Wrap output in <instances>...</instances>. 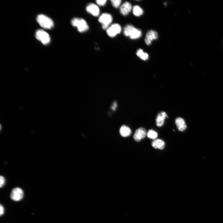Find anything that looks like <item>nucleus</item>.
Wrapping results in <instances>:
<instances>
[{
    "label": "nucleus",
    "instance_id": "nucleus-20",
    "mask_svg": "<svg viewBox=\"0 0 223 223\" xmlns=\"http://www.w3.org/2000/svg\"><path fill=\"white\" fill-rule=\"evenodd\" d=\"M111 1L113 6L116 8L120 6L122 2L121 0H112Z\"/></svg>",
    "mask_w": 223,
    "mask_h": 223
},
{
    "label": "nucleus",
    "instance_id": "nucleus-17",
    "mask_svg": "<svg viewBox=\"0 0 223 223\" xmlns=\"http://www.w3.org/2000/svg\"><path fill=\"white\" fill-rule=\"evenodd\" d=\"M133 13L136 16H140L143 14L144 12L139 6L136 5L133 8Z\"/></svg>",
    "mask_w": 223,
    "mask_h": 223
},
{
    "label": "nucleus",
    "instance_id": "nucleus-1",
    "mask_svg": "<svg viewBox=\"0 0 223 223\" xmlns=\"http://www.w3.org/2000/svg\"><path fill=\"white\" fill-rule=\"evenodd\" d=\"M37 20L40 26L44 29H50L54 26V24L52 20L45 15H38Z\"/></svg>",
    "mask_w": 223,
    "mask_h": 223
},
{
    "label": "nucleus",
    "instance_id": "nucleus-18",
    "mask_svg": "<svg viewBox=\"0 0 223 223\" xmlns=\"http://www.w3.org/2000/svg\"><path fill=\"white\" fill-rule=\"evenodd\" d=\"M135 28L134 26L132 25H127L124 28V35L126 37H129L131 32Z\"/></svg>",
    "mask_w": 223,
    "mask_h": 223
},
{
    "label": "nucleus",
    "instance_id": "nucleus-6",
    "mask_svg": "<svg viewBox=\"0 0 223 223\" xmlns=\"http://www.w3.org/2000/svg\"><path fill=\"white\" fill-rule=\"evenodd\" d=\"M24 196V192L23 190L19 188L14 189L12 191L10 197L11 199L14 201H19L21 200Z\"/></svg>",
    "mask_w": 223,
    "mask_h": 223
},
{
    "label": "nucleus",
    "instance_id": "nucleus-8",
    "mask_svg": "<svg viewBox=\"0 0 223 223\" xmlns=\"http://www.w3.org/2000/svg\"><path fill=\"white\" fill-rule=\"evenodd\" d=\"M147 133L145 129L141 128L138 129L133 136V138L136 142H139L145 137Z\"/></svg>",
    "mask_w": 223,
    "mask_h": 223
},
{
    "label": "nucleus",
    "instance_id": "nucleus-7",
    "mask_svg": "<svg viewBox=\"0 0 223 223\" xmlns=\"http://www.w3.org/2000/svg\"><path fill=\"white\" fill-rule=\"evenodd\" d=\"M86 10L89 13L94 16H98L100 13V9L96 5L93 3H90L87 6Z\"/></svg>",
    "mask_w": 223,
    "mask_h": 223
},
{
    "label": "nucleus",
    "instance_id": "nucleus-19",
    "mask_svg": "<svg viewBox=\"0 0 223 223\" xmlns=\"http://www.w3.org/2000/svg\"><path fill=\"white\" fill-rule=\"evenodd\" d=\"M147 136L149 139H156L158 137V134L155 131L152 130H150L147 133Z\"/></svg>",
    "mask_w": 223,
    "mask_h": 223
},
{
    "label": "nucleus",
    "instance_id": "nucleus-2",
    "mask_svg": "<svg viewBox=\"0 0 223 223\" xmlns=\"http://www.w3.org/2000/svg\"><path fill=\"white\" fill-rule=\"evenodd\" d=\"M71 24L74 27L77 28L80 32H84L89 29V26L87 22L82 19L74 18L71 20Z\"/></svg>",
    "mask_w": 223,
    "mask_h": 223
},
{
    "label": "nucleus",
    "instance_id": "nucleus-5",
    "mask_svg": "<svg viewBox=\"0 0 223 223\" xmlns=\"http://www.w3.org/2000/svg\"><path fill=\"white\" fill-rule=\"evenodd\" d=\"M122 28L120 25L116 23L109 26L107 30V33L109 37L113 38L120 34Z\"/></svg>",
    "mask_w": 223,
    "mask_h": 223
},
{
    "label": "nucleus",
    "instance_id": "nucleus-13",
    "mask_svg": "<svg viewBox=\"0 0 223 223\" xmlns=\"http://www.w3.org/2000/svg\"><path fill=\"white\" fill-rule=\"evenodd\" d=\"M165 145L164 141L160 139H156L151 142V145L155 149L163 150L165 148Z\"/></svg>",
    "mask_w": 223,
    "mask_h": 223
},
{
    "label": "nucleus",
    "instance_id": "nucleus-10",
    "mask_svg": "<svg viewBox=\"0 0 223 223\" xmlns=\"http://www.w3.org/2000/svg\"><path fill=\"white\" fill-rule=\"evenodd\" d=\"M168 117L166 113L165 112H161L157 115L156 119V125L158 127H161L164 124L165 119Z\"/></svg>",
    "mask_w": 223,
    "mask_h": 223
},
{
    "label": "nucleus",
    "instance_id": "nucleus-24",
    "mask_svg": "<svg viewBox=\"0 0 223 223\" xmlns=\"http://www.w3.org/2000/svg\"><path fill=\"white\" fill-rule=\"evenodd\" d=\"M117 107V103L116 102H114L112 106V109L113 110H115Z\"/></svg>",
    "mask_w": 223,
    "mask_h": 223
},
{
    "label": "nucleus",
    "instance_id": "nucleus-15",
    "mask_svg": "<svg viewBox=\"0 0 223 223\" xmlns=\"http://www.w3.org/2000/svg\"><path fill=\"white\" fill-rule=\"evenodd\" d=\"M142 35L141 31L135 28L131 32L129 37L131 39L135 40L140 38Z\"/></svg>",
    "mask_w": 223,
    "mask_h": 223
},
{
    "label": "nucleus",
    "instance_id": "nucleus-4",
    "mask_svg": "<svg viewBox=\"0 0 223 223\" xmlns=\"http://www.w3.org/2000/svg\"><path fill=\"white\" fill-rule=\"evenodd\" d=\"M35 37L45 45L49 44L51 40L50 36L48 34L41 29L38 30L36 32Z\"/></svg>",
    "mask_w": 223,
    "mask_h": 223
},
{
    "label": "nucleus",
    "instance_id": "nucleus-22",
    "mask_svg": "<svg viewBox=\"0 0 223 223\" xmlns=\"http://www.w3.org/2000/svg\"><path fill=\"white\" fill-rule=\"evenodd\" d=\"M5 183V178L3 176H0V186L2 188L4 185Z\"/></svg>",
    "mask_w": 223,
    "mask_h": 223
},
{
    "label": "nucleus",
    "instance_id": "nucleus-16",
    "mask_svg": "<svg viewBox=\"0 0 223 223\" xmlns=\"http://www.w3.org/2000/svg\"><path fill=\"white\" fill-rule=\"evenodd\" d=\"M136 55L138 57L142 60H146L148 59L149 56L147 53L144 52L141 49H138L136 52Z\"/></svg>",
    "mask_w": 223,
    "mask_h": 223
},
{
    "label": "nucleus",
    "instance_id": "nucleus-3",
    "mask_svg": "<svg viewBox=\"0 0 223 223\" xmlns=\"http://www.w3.org/2000/svg\"><path fill=\"white\" fill-rule=\"evenodd\" d=\"M99 22L102 24L103 30L108 29L113 21V17L110 14L108 13H104L99 17Z\"/></svg>",
    "mask_w": 223,
    "mask_h": 223
},
{
    "label": "nucleus",
    "instance_id": "nucleus-14",
    "mask_svg": "<svg viewBox=\"0 0 223 223\" xmlns=\"http://www.w3.org/2000/svg\"><path fill=\"white\" fill-rule=\"evenodd\" d=\"M120 134L123 137H126L130 136L131 133L130 128L125 125H123L119 130Z\"/></svg>",
    "mask_w": 223,
    "mask_h": 223
},
{
    "label": "nucleus",
    "instance_id": "nucleus-23",
    "mask_svg": "<svg viewBox=\"0 0 223 223\" xmlns=\"http://www.w3.org/2000/svg\"><path fill=\"white\" fill-rule=\"evenodd\" d=\"M4 209L3 206L1 204L0 206V215L1 216L4 213Z\"/></svg>",
    "mask_w": 223,
    "mask_h": 223
},
{
    "label": "nucleus",
    "instance_id": "nucleus-12",
    "mask_svg": "<svg viewBox=\"0 0 223 223\" xmlns=\"http://www.w3.org/2000/svg\"><path fill=\"white\" fill-rule=\"evenodd\" d=\"M175 123L178 130L180 131H184L186 128L185 121L181 117L176 118L175 120Z\"/></svg>",
    "mask_w": 223,
    "mask_h": 223
},
{
    "label": "nucleus",
    "instance_id": "nucleus-21",
    "mask_svg": "<svg viewBox=\"0 0 223 223\" xmlns=\"http://www.w3.org/2000/svg\"><path fill=\"white\" fill-rule=\"evenodd\" d=\"M96 4L100 6H104L106 3L107 1L106 0H98L96 1Z\"/></svg>",
    "mask_w": 223,
    "mask_h": 223
},
{
    "label": "nucleus",
    "instance_id": "nucleus-9",
    "mask_svg": "<svg viewBox=\"0 0 223 223\" xmlns=\"http://www.w3.org/2000/svg\"><path fill=\"white\" fill-rule=\"evenodd\" d=\"M158 38V34L156 31L150 30L146 34V38L145 39V43L147 45H149L153 40H157Z\"/></svg>",
    "mask_w": 223,
    "mask_h": 223
},
{
    "label": "nucleus",
    "instance_id": "nucleus-11",
    "mask_svg": "<svg viewBox=\"0 0 223 223\" xmlns=\"http://www.w3.org/2000/svg\"><path fill=\"white\" fill-rule=\"evenodd\" d=\"M131 9L132 6L131 4L129 2H125L120 7V11L122 15L126 16L130 13Z\"/></svg>",
    "mask_w": 223,
    "mask_h": 223
}]
</instances>
